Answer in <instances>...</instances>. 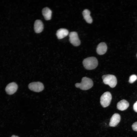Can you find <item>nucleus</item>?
<instances>
[{"label": "nucleus", "mask_w": 137, "mask_h": 137, "mask_svg": "<svg viewBox=\"0 0 137 137\" xmlns=\"http://www.w3.org/2000/svg\"><path fill=\"white\" fill-rule=\"evenodd\" d=\"M83 64L84 68L88 70L95 68L98 65V61L95 57H90L84 59Z\"/></svg>", "instance_id": "nucleus-1"}, {"label": "nucleus", "mask_w": 137, "mask_h": 137, "mask_svg": "<svg viewBox=\"0 0 137 137\" xmlns=\"http://www.w3.org/2000/svg\"><path fill=\"white\" fill-rule=\"evenodd\" d=\"M93 85L92 80L87 77L82 78L80 83H77L75 84V87L82 90H87L91 88Z\"/></svg>", "instance_id": "nucleus-2"}, {"label": "nucleus", "mask_w": 137, "mask_h": 137, "mask_svg": "<svg viewBox=\"0 0 137 137\" xmlns=\"http://www.w3.org/2000/svg\"><path fill=\"white\" fill-rule=\"evenodd\" d=\"M103 82L104 84L109 85L112 88L115 87L117 83L116 77L112 75H104L102 77Z\"/></svg>", "instance_id": "nucleus-3"}, {"label": "nucleus", "mask_w": 137, "mask_h": 137, "mask_svg": "<svg viewBox=\"0 0 137 137\" xmlns=\"http://www.w3.org/2000/svg\"><path fill=\"white\" fill-rule=\"evenodd\" d=\"M112 98L111 93L109 92L104 93L100 98V103L102 107L105 108L110 104Z\"/></svg>", "instance_id": "nucleus-4"}, {"label": "nucleus", "mask_w": 137, "mask_h": 137, "mask_svg": "<svg viewBox=\"0 0 137 137\" xmlns=\"http://www.w3.org/2000/svg\"><path fill=\"white\" fill-rule=\"evenodd\" d=\"M28 87L30 90L36 92H40L44 89L43 84L39 82L31 83L29 84Z\"/></svg>", "instance_id": "nucleus-5"}, {"label": "nucleus", "mask_w": 137, "mask_h": 137, "mask_svg": "<svg viewBox=\"0 0 137 137\" xmlns=\"http://www.w3.org/2000/svg\"><path fill=\"white\" fill-rule=\"evenodd\" d=\"M69 37L70 42L74 46H78L80 45V42L77 32H71L69 34Z\"/></svg>", "instance_id": "nucleus-6"}, {"label": "nucleus", "mask_w": 137, "mask_h": 137, "mask_svg": "<svg viewBox=\"0 0 137 137\" xmlns=\"http://www.w3.org/2000/svg\"><path fill=\"white\" fill-rule=\"evenodd\" d=\"M18 88L17 84L14 82H12L7 85L6 88L5 90L8 94L12 95L16 92Z\"/></svg>", "instance_id": "nucleus-7"}, {"label": "nucleus", "mask_w": 137, "mask_h": 137, "mask_svg": "<svg viewBox=\"0 0 137 137\" xmlns=\"http://www.w3.org/2000/svg\"><path fill=\"white\" fill-rule=\"evenodd\" d=\"M121 120V116L117 113L114 114L110 119L109 126L111 127L116 126L119 123Z\"/></svg>", "instance_id": "nucleus-8"}, {"label": "nucleus", "mask_w": 137, "mask_h": 137, "mask_svg": "<svg viewBox=\"0 0 137 137\" xmlns=\"http://www.w3.org/2000/svg\"><path fill=\"white\" fill-rule=\"evenodd\" d=\"M107 46L104 42H101L98 45L96 52L99 55H102L106 52L107 50Z\"/></svg>", "instance_id": "nucleus-9"}, {"label": "nucleus", "mask_w": 137, "mask_h": 137, "mask_svg": "<svg viewBox=\"0 0 137 137\" xmlns=\"http://www.w3.org/2000/svg\"><path fill=\"white\" fill-rule=\"evenodd\" d=\"M129 103L127 100L123 99L117 103V107L118 110L124 111L129 106Z\"/></svg>", "instance_id": "nucleus-10"}, {"label": "nucleus", "mask_w": 137, "mask_h": 137, "mask_svg": "<svg viewBox=\"0 0 137 137\" xmlns=\"http://www.w3.org/2000/svg\"><path fill=\"white\" fill-rule=\"evenodd\" d=\"M43 29V25L42 22L40 20H36L34 24V29L35 32L37 33L41 32Z\"/></svg>", "instance_id": "nucleus-11"}, {"label": "nucleus", "mask_w": 137, "mask_h": 137, "mask_svg": "<svg viewBox=\"0 0 137 137\" xmlns=\"http://www.w3.org/2000/svg\"><path fill=\"white\" fill-rule=\"evenodd\" d=\"M68 34V31L67 29L60 28L57 31L56 35L58 39H61L67 36Z\"/></svg>", "instance_id": "nucleus-12"}, {"label": "nucleus", "mask_w": 137, "mask_h": 137, "mask_svg": "<svg viewBox=\"0 0 137 137\" xmlns=\"http://www.w3.org/2000/svg\"><path fill=\"white\" fill-rule=\"evenodd\" d=\"M43 15L46 20H50L52 16V11L49 8L45 7L42 10Z\"/></svg>", "instance_id": "nucleus-13"}, {"label": "nucleus", "mask_w": 137, "mask_h": 137, "mask_svg": "<svg viewBox=\"0 0 137 137\" xmlns=\"http://www.w3.org/2000/svg\"><path fill=\"white\" fill-rule=\"evenodd\" d=\"M82 14L84 19L87 23L89 24L92 23L93 20L90 15V12L89 10H84L82 12Z\"/></svg>", "instance_id": "nucleus-14"}, {"label": "nucleus", "mask_w": 137, "mask_h": 137, "mask_svg": "<svg viewBox=\"0 0 137 137\" xmlns=\"http://www.w3.org/2000/svg\"><path fill=\"white\" fill-rule=\"evenodd\" d=\"M137 79V76L135 75H132L129 77V82L130 83H132Z\"/></svg>", "instance_id": "nucleus-15"}, {"label": "nucleus", "mask_w": 137, "mask_h": 137, "mask_svg": "<svg viewBox=\"0 0 137 137\" xmlns=\"http://www.w3.org/2000/svg\"><path fill=\"white\" fill-rule=\"evenodd\" d=\"M132 128L134 131H137V122L133 124L132 125Z\"/></svg>", "instance_id": "nucleus-16"}, {"label": "nucleus", "mask_w": 137, "mask_h": 137, "mask_svg": "<svg viewBox=\"0 0 137 137\" xmlns=\"http://www.w3.org/2000/svg\"><path fill=\"white\" fill-rule=\"evenodd\" d=\"M133 109L135 112H137V101L133 105Z\"/></svg>", "instance_id": "nucleus-17"}, {"label": "nucleus", "mask_w": 137, "mask_h": 137, "mask_svg": "<svg viewBox=\"0 0 137 137\" xmlns=\"http://www.w3.org/2000/svg\"><path fill=\"white\" fill-rule=\"evenodd\" d=\"M11 137H19L17 136L13 135Z\"/></svg>", "instance_id": "nucleus-18"}, {"label": "nucleus", "mask_w": 137, "mask_h": 137, "mask_svg": "<svg viewBox=\"0 0 137 137\" xmlns=\"http://www.w3.org/2000/svg\"><path fill=\"white\" fill-rule=\"evenodd\" d=\"M136 56H137V54H136Z\"/></svg>", "instance_id": "nucleus-19"}]
</instances>
